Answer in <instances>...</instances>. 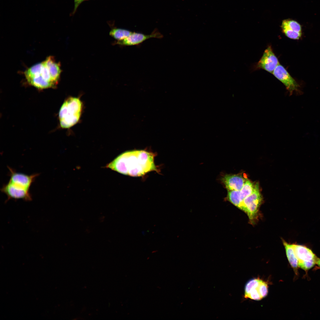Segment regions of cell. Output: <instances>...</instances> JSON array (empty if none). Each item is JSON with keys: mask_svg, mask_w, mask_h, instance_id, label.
Wrapping results in <instances>:
<instances>
[{"mask_svg": "<svg viewBox=\"0 0 320 320\" xmlns=\"http://www.w3.org/2000/svg\"><path fill=\"white\" fill-rule=\"evenodd\" d=\"M316 264L320 267V258L317 257L316 261Z\"/></svg>", "mask_w": 320, "mask_h": 320, "instance_id": "44dd1931", "label": "cell"}, {"mask_svg": "<svg viewBox=\"0 0 320 320\" xmlns=\"http://www.w3.org/2000/svg\"><path fill=\"white\" fill-rule=\"evenodd\" d=\"M279 64L278 60L274 54L271 46H269L265 50L261 57L257 63L255 68L262 69L272 73Z\"/></svg>", "mask_w": 320, "mask_h": 320, "instance_id": "8992f818", "label": "cell"}, {"mask_svg": "<svg viewBox=\"0 0 320 320\" xmlns=\"http://www.w3.org/2000/svg\"><path fill=\"white\" fill-rule=\"evenodd\" d=\"M258 287L252 290L245 297L256 300H259L262 299L258 291Z\"/></svg>", "mask_w": 320, "mask_h": 320, "instance_id": "d6986e66", "label": "cell"}, {"mask_svg": "<svg viewBox=\"0 0 320 320\" xmlns=\"http://www.w3.org/2000/svg\"><path fill=\"white\" fill-rule=\"evenodd\" d=\"M272 74L285 86L290 95L298 90L299 85L285 68L280 64L276 67Z\"/></svg>", "mask_w": 320, "mask_h": 320, "instance_id": "52a82bcc", "label": "cell"}, {"mask_svg": "<svg viewBox=\"0 0 320 320\" xmlns=\"http://www.w3.org/2000/svg\"><path fill=\"white\" fill-rule=\"evenodd\" d=\"M255 185L249 180H247L242 188L240 190V193L242 202L245 198L252 193L254 189Z\"/></svg>", "mask_w": 320, "mask_h": 320, "instance_id": "9a60e30c", "label": "cell"}, {"mask_svg": "<svg viewBox=\"0 0 320 320\" xmlns=\"http://www.w3.org/2000/svg\"><path fill=\"white\" fill-rule=\"evenodd\" d=\"M133 32L127 30L115 28L111 29L110 32L109 34L118 41H119L128 37Z\"/></svg>", "mask_w": 320, "mask_h": 320, "instance_id": "4fadbf2b", "label": "cell"}, {"mask_svg": "<svg viewBox=\"0 0 320 320\" xmlns=\"http://www.w3.org/2000/svg\"><path fill=\"white\" fill-rule=\"evenodd\" d=\"M163 37V35L156 29H155L151 34L148 35L133 32L127 38L118 41L116 44L125 46L138 45L151 38L161 39Z\"/></svg>", "mask_w": 320, "mask_h": 320, "instance_id": "ba28073f", "label": "cell"}, {"mask_svg": "<svg viewBox=\"0 0 320 320\" xmlns=\"http://www.w3.org/2000/svg\"><path fill=\"white\" fill-rule=\"evenodd\" d=\"M82 109V104L79 98H68L59 111V117L61 127L69 128L76 124L80 118Z\"/></svg>", "mask_w": 320, "mask_h": 320, "instance_id": "3957f363", "label": "cell"}, {"mask_svg": "<svg viewBox=\"0 0 320 320\" xmlns=\"http://www.w3.org/2000/svg\"><path fill=\"white\" fill-rule=\"evenodd\" d=\"M156 154L145 150L125 151L106 166L119 173L132 177H140L151 171L159 173L154 159Z\"/></svg>", "mask_w": 320, "mask_h": 320, "instance_id": "6da1fadb", "label": "cell"}, {"mask_svg": "<svg viewBox=\"0 0 320 320\" xmlns=\"http://www.w3.org/2000/svg\"><path fill=\"white\" fill-rule=\"evenodd\" d=\"M239 191H228L227 196L228 200L239 209L242 202Z\"/></svg>", "mask_w": 320, "mask_h": 320, "instance_id": "5bb4252c", "label": "cell"}, {"mask_svg": "<svg viewBox=\"0 0 320 320\" xmlns=\"http://www.w3.org/2000/svg\"><path fill=\"white\" fill-rule=\"evenodd\" d=\"M258 289L261 297L263 298L265 297L268 292V285L267 283L260 280L258 287Z\"/></svg>", "mask_w": 320, "mask_h": 320, "instance_id": "ac0fdd59", "label": "cell"}, {"mask_svg": "<svg viewBox=\"0 0 320 320\" xmlns=\"http://www.w3.org/2000/svg\"><path fill=\"white\" fill-rule=\"evenodd\" d=\"M286 254L289 263L295 271L298 267V261L292 244H290L283 240Z\"/></svg>", "mask_w": 320, "mask_h": 320, "instance_id": "7c38bea8", "label": "cell"}, {"mask_svg": "<svg viewBox=\"0 0 320 320\" xmlns=\"http://www.w3.org/2000/svg\"><path fill=\"white\" fill-rule=\"evenodd\" d=\"M85 0H74V8L73 12V14L75 12L77 8L80 4Z\"/></svg>", "mask_w": 320, "mask_h": 320, "instance_id": "ffe728a7", "label": "cell"}, {"mask_svg": "<svg viewBox=\"0 0 320 320\" xmlns=\"http://www.w3.org/2000/svg\"><path fill=\"white\" fill-rule=\"evenodd\" d=\"M247 180L241 175H227L222 178L221 181L228 191H239L242 188Z\"/></svg>", "mask_w": 320, "mask_h": 320, "instance_id": "30bf717a", "label": "cell"}, {"mask_svg": "<svg viewBox=\"0 0 320 320\" xmlns=\"http://www.w3.org/2000/svg\"><path fill=\"white\" fill-rule=\"evenodd\" d=\"M281 27L283 33L288 38L298 40L302 36L301 26L295 20L290 19L284 20L282 21Z\"/></svg>", "mask_w": 320, "mask_h": 320, "instance_id": "9c48e42d", "label": "cell"}, {"mask_svg": "<svg viewBox=\"0 0 320 320\" xmlns=\"http://www.w3.org/2000/svg\"><path fill=\"white\" fill-rule=\"evenodd\" d=\"M43 65L42 62L33 65L26 70L24 74L26 79L40 75Z\"/></svg>", "mask_w": 320, "mask_h": 320, "instance_id": "2e32d148", "label": "cell"}, {"mask_svg": "<svg viewBox=\"0 0 320 320\" xmlns=\"http://www.w3.org/2000/svg\"><path fill=\"white\" fill-rule=\"evenodd\" d=\"M9 179L1 189V192L5 194L7 200L22 199L26 201L32 199L30 192V188L36 178L39 175L34 173L28 175L17 172L8 167Z\"/></svg>", "mask_w": 320, "mask_h": 320, "instance_id": "7a4b0ae2", "label": "cell"}, {"mask_svg": "<svg viewBox=\"0 0 320 320\" xmlns=\"http://www.w3.org/2000/svg\"><path fill=\"white\" fill-rule=\"evenodd\" d=\"M262 201L259 185L257 183L252 193L244 199L239 208L247 214L251 224H254L257 218L259 207Z\"/></svg>", "mask_w": 320, "mask_h": 320, "instance_id": "277c9868", "label": "cell"}, {"mask_svg": "<svg viewBox=\"0 0 320 320\" xmlns=\"http://www.w3.org/2000/svg\"><path fill=\"white\" fill-rule=\"evenodd\" d=\"M259 278L253 279L249 281L246 284L244 290V297L252 289L258 287L260 281Z\"/></svg>", "mask_w": 320, "mask_h": 320, "instance_id": "e0dca14e", "label": "cell"}, {"mask_svg": "<svg viewBox=\"0 0 320 320\" xmlns=\"http://www.w3.org/2000/svg\"><path fill=\"white\" fill-rule=\"evenodd\" d=\"M43 62L48 68L52 79L57 84L61 72L60 63H57L52 56L47 57Z\"/></svg>", "mask_w": 320, "mask_h": 320, "instance_id": "8fae6325", "label": "cell"}, {"mask_svg": "<svg viewBox=\"0 0 320 320\" xmlns=\"http://www.w3.org/2000/svg\"><path fill=\"white\" fill-rule=\"evenodd\" d=\"M298 261V267L305 271L316 264L317 257L310 249L304 246L292 244Z\"/></svg>", "mask_w": 320, "mask_h": 320, "instance_id": "5b68a950", "label": "cell"}]
</instances>
